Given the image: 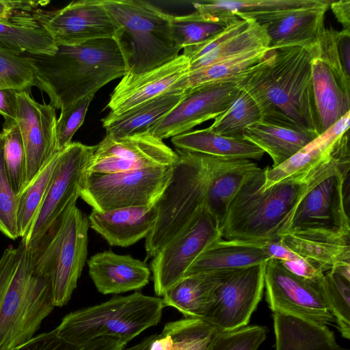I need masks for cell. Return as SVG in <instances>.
Here are the masks:
<instances>
[{
  "label": "cell",
  "instance_id": "obj_8",
  "mask_svg": "<svg viewBox=\"0 0 350 350\" xmlns=\"http://www.w3.org/2000/svg\"><path fill=\"white\" fill-rule=\"evenodd\" d=\"M87 217L71 204L33 250L36 270L49 278L53 305H66L77 287L88 255Z\"/></svg>",
  "mask_w": 350,
  "mask_h": 350
},
{
  "label": "cell",
  "instance_id": "obj_28",
  "mask_svg": "<svg viewBox=\"0 0 350 350\" xmlns=\"http://www.w3.org/2000/svg\"><path fill=\"white\" fill-rule=\"evenodd\" d=\"M269 259L259 243L220 239L200 254L185 276L242 269Z\"/></svg>",
  "mask_w": 350,
  "mask_h": 350
},
{
  "label": "cell",
  "instance_id": "obj_50",
  "mask_svg": "<svg viewBox=\"0 0 350 350\" xmlns=\"http://www.w3.org/2000/svg\"><path fill=\"white\" fill-rule=\"evenodd\" d=\"M18 92L12 88L0 89V115L4 120H16Z\"/></svg>",
  "mask_w": 350,
  "mask_h": 350
},
{
  "label": "cell",
  "instance_id": "obj_44",
  "mask_svg": "<svg viewBox=\"0 0 350 350\" xmlns=\"http://www.w3.org/2000/svg\"><path fill=\"white\" fill-rule=\"evenodd\" d=\"M18 196L14 193L4 161V137L0 132V232L9 239L19 237L17 230Z\"/></svg>",
  "mask_w": 350,
  "mask_h": 350
},
{
  "label": "cell",
  "instance_id": "obj_27",
  "mask_svg": "<svg viewBox=\"0 0 350 350\" xmlns=\"http://www.w3.org/2000/svg\"><path fill=\"white\" fill-rule=\"evenodd\" d=\"M186 90L175 88L120 114H108L101 120L106 135L122 137L148 132L180 103Z\"/></svg>",
  "mask_w": 350,
  "mask_h": 350
},
{
  "label": "cell",
  "instance_id": "obj_29",
  "mask_svg": "<svg viewBox=\"0 0 350 350\" xmlns=\"http://www.w3.org/2000/svg\"><path fill=\"white\" fill-rule=\"evenodd\" d=\"M32 13L0 20V49L18 55H53L57 51V44Z\"/></svg>",
  "mask_w": 350,
  "mask_h": 350
},
{
  "label": "cell",
  "instance_id": "obj_1",
  "mask_svg": "<svg viewBox=\"0 0 350 350\" xmlns=\"http://www.w3.org/2000/svg\"><path fill=\"white\" fill-rule=\"evenodd\" d=\"M347 159H350L348 142L337 140L327 159L266 190L262 189L265 168H260L231 202L221 228V239L254 243L279 241L283 226L302 198Z\"/></svg>",
  "mask_w": 350,
  "mask_h": 350
},
{
  "label": "cell",
  "instance_id": "obj_51",
  "mask_svg": "<svg viewBox=\"0 0 350 350\" xmlns=\"http://www.w3.org/2000/svg\"><path fill=\"white\" fill-rule=\"evenodd\" d=\"M337 38L339 55L343 68L350 76V30L338 31Z\"/></svg>",
  "mask_w": 350,
  "mask_h": 350
},
{
  "label": "cell",
  "instance_id": "obj_49",
  "mask_svg": "<svg viewBox=\"0 0 350 350\" xmlns=\"http://www.w3.org/2000/svg\"><path fill=\"white\" fill-rule=\"evenodd\" d=\"M281 262L289 271L305 279L317 280L324 275V273L301 258L295 260L281 261Z\"/></svg>",
  "mask_w": 350,
  "mask_h": 350
},
{
  "label": "cell",
  "instance_id": "obj_43",
  "mask_svg": "<svg viewBox=\"0 0 350 350\" xmlns=\"http://www.w3.org/2000/svg\"><path fill=\"white\" fill-rule=\"evenodd\" d=\"M36 85L34 68L25 55L0 49V89L12 88L31 93Z\"/></svg>",
  "mask_w": 350,
  "mask_h": 350
},
{
  "label": "cell",
  "instance_id": "obj_32",
  "mask_svg": "<svg viewBox=\"0 0 350 350\" xmlns=\"http://www.w3.org/2000/svg\"><path fill=\"white\" fill-rule=\"evenodd\" d=\"M323 0H203L192 2L196 11L221 20L244 19L258 14L279 13L312 7Z\"/></svg>",
  "mask_w": 350,
  "mask_h": 350
},
{
  "label": "cell",
  "instance_id": "obj_34",
  "mask_svg": "<svg viewBox=\"0 0 350 350\" xmlns=\"http://www.w3.org/2000/svg\"><path fill=\"white\" fill-rule=\"evenodd\" d=\"M269 49L252 51L232 59L189 72L177 88L188 90L200 85L222 83H238L245 74L256 66Z\"/></svg>",
  "mask_w": 350,
  "mask_h": 350
},
{
  "label": "cell",
  "instance_id": "obj_13",
  "mask_svg": "<svg viewBox=\"0 0 350 350\" xmlns=\"http://www.w3.org/2000/svg\"><path fill=\"white\" fill-rule=\"evenodd\" d=\"M221 239L220 228L204 208L199 217L152 257L154 290L158 296L182 279L200 254Z\"/></svg>",
  "mask_w": 350,
  "mask_h": 350
},
{
  "label": "cell",
  "instance_id": "obj_9",
  "mask_svg": "<svg viewBox=\"0 0 350 350\" xmlns=\"http://www.w3.org/2000/svg\"><path fill=\"white\" fill-rule=\"evenodd\" d=\"M173 166L98 174L85 171L79 191L93 210L105 212L120 208L155 204L168 185Z\"/></svg>",
  "mask_w": 350,
  "mask_h": 350
},
{
  "label": "cell",
  "instance_id": "obj_22",
  "mask_svg": "<svg viewBox=\"0 0 350 350\" xmlns=\"http://www.w3.org/2000/svg\"><path fill=\"white\" fill-rule=\"evenodd\" d=\"M157 218L156 203L142 206L120 208L105 212L92 211L90 227L110 245L128 247L146 238Z\"/></svg>",
  "mask_w": 350,
  "mask_h": 350
},
{
  "label": "cell",
  "instance_id": "obj_30",
  "mask_svg": "<svg viewBox=\"0 0 350 350\" xmlns=\"http://www.w3.org/2000/svg\"><path fill=\"white\" fill-rule=\"evenodd\" d=\"M176 149L219 157L260 160L265 152L244 138L218 135L208 128L189 131L172 137Z\"/></svg>",
  "mask_w": 350,
  "mask_h": 350
},
{
  "label": "cell",
  "instance_id": "obj_20",
  "mask_svg": "<svg viewBox=\"0 0 350 350\" xmlns=\"http://www.w3.org/2000/svg\"><path fill=\"white\" fill-rule=\"evenodd\" d=\"M280 241L323 273L350 265V233L327 229L291 230L280 234Z\"/></svg>",
  "mask_w": 350,
  "mask_h": 350
},
{
  "label": "cell",
  "instance_id": "obj_19",
  "mask_svg": "<svg viewBox=\"0 0 350 350\" xmlns=\"http://www.w3.org/2000/svg\"><path fill=\"white\" fill-rule=\"evenodd\" d=\"M331 1L323 0L312 7L275 15H258L254 21L265 27L270 49L295 46L314 50L325 31V14Z\"/></svg>",
  "mask_w": 350,
  "mask_h": 350
},
{
  "label": "cell",
  "instance_id": "obj_2",
  "mask_svg": "<svg viewBox=\"0 0 350 350\" xmlns=\"http://www.w3.org/2000/svg\"><path fill=\"white\" fill-rule=\"evenodd\" d=\"M317 51L269 49L238 82L257 105L262 121L318 135L312 70Z\"/></svg>",
  "mask_w": 350,
  "mask_h": 350
},
{
  "label": "cell",
  "instance_id": "obj_3",
  "mask_svg": "<svg viewBox=\"0 0 350 350\" xmlns=\"http://www.w3.org/2000/svg\"><path fill=\"white\" fill-rule=\"evenodd\" d=\"M31 62L36 85L55 109H64L126 75V66L113 38L79 45L57 46L53 55H25Z\"/></svg>",
  "mask_w": 350,
  "mask_h": 350
},
{
  "label": "cell",
  "instance_id": "obj_7",
  "mask_svg": "<svg viewBox=\"0 0 350 350\" xmlns=\"http://www.w3.org/2000/svg\"><path fill=\"white\" fill-rule=\"evenodd\" d=\"M165 307L160 297L137 291L127 296H114L94 306L66 315L55 328L63 339L83 343L101 337L129 342L161 321Z\"/></svg>",
  "mask_w": 350,
  "mask_h": 350
},
{
  "label": "cell",
  "instance_id": "obj_45",
  "mask_svg": "<svg viewBox=\"0 0 350 350\" xmlns=\"http://www.w3.org/2000/svg\"><path fill=\"white\" fill-rule=\"evenodd\" d=\"M267 334V327L259 325L230 331L219 330L206 350H258Z\"/></svg>",
  "mask_w": 350,
  "mask_h": 350
},
{
  "label": "cell",
  "instance_id": "obj_42",
  "mask_svg": "<svg viewBox=\"0 0 350 350\" xmlns=\"http://www.w3.org/2000/svg\"><path fill=\"white\" fill-rule=\"evenodd\" d=\"M128 343L115 338L101 337L83 343L61 338L55 329L33 336L13 350H122Z\"/></svg>",
  "mask_w": 350,
  "mask_h": 350
},
{
  "label": "cell",
  "instance_id": "obj_16",
  "mask_svg": "<svg viewBox=\"0 0 350 350\" xmlns=\"http://www.w3.org/2000/svg\"><path fill=\"white\" fill-rule=\"evenodd\" d=\"M240 90L235 82L205 84L188 89L180 103L148 132L162 140L189 132L224 113Z\"/></svg>",
  "mask_w": 350,
  "mask_h": 350
},
{
  "label": "cell",
  "instance_id": "obj_47",
  "mask_svg": "<svg viewBox=\"0 0 350 350\" xmlns=\"http://www.w3.org/2000/svg\"><path fill=\"white\" fill-rule=\"evenodd\" d=\"M338 31L326 29L318 45L317 56L325 62L344 84L350 88V76L345 71L339 55Z\"/></svg>",
  "mask_w": 350,
  "mask_h": 350
},
{
  "label": "cell",
  "instance_id": "obj_10",
  "mask_svg": "<svg viewBox=\"0 0 350 350\" xmlns=\"http://www.w3.org/2000/svg\"><path fill=\"white\" fill-rule=\"evenodd\" d=\"M96 148L72 142L57 154L55 164L36 218L21 241L34 249L49 230L79 197L81 182Z\"/></svg>",
  "mask_w": 350,
  "mask_h": 350
},
{
  "label": "cell",
  "instance_id": "obj_18",
  "mask_svg": "<svg viewBox=\"0 0 350 350\" xmlns=\"http://www.w3.org/2000/svg\"><path fill=\"white\" fill-rule=\"evenodd\" d=\"M189 67V60L182 54L153 70L139 74L126 73L110 96L109 114H120L178 88V83L188 74Z\"/></svg>",
  "mask_w": 350,
  "mask_h": 350
},
{
  "label": "cell",
  "instance_id": "obj_35",
  "mask_svg": "<svg viewBox=\"0 0 350 350\" xmlns=\"http://www.w3.org/2000/svg\"><path fill=\"white\" fill-rule=\"evenodd\" d=\"M265 27L253 20L250 25L198 59L189 63V72L258 49H269Z\"/></svg>",
  "mask_w": 350,
  "mask_h": 350
},
{
  "label": "cell",
  "instance_id": "obj_38",
  "mask_svg": "<svg viewBox=\"0 0 350 350\" xmlns=\"http://www.w3.org/2000/svg\"><path fill=\"white\" fill-rule=\"evenodd\" d=\"M260 121L262 116L257 105L247 92L241 90L230 107L216 117L208 129L226 137L243 138L245 129Z\"/></svg>",
  "mask_w": 350,
  "mask_h": 350
},
{
  "label": "cell",
  "instance_id": "obj_11",
  "mask_svg": "<svg viewBox=\"0 0 350 350\" xmlns=\"http://www.w3.org/2000/svg\"><path fill=\"white\" fill-rule=\"evenodd\" d=\"M349 170L350 159H347L314 186L297 204L280 234L304 229L350 233Z\"/></svg>",
  "mask_w": 350,
  "mask_h": 350
},
{
  "label": "cell",
  "instance_id": "obj_40",
  "mask_svg": "<svg viewBox=\"0 0 350 350\" xmlns=\"http://www.w3.org/2000/svg\"><path fill=\"white\" fill-rule=\"evenodd\" d=\"M57 154L18 195L16 222L19 237L26 236L36 218L53 173Z\"/></svg>",
  "mask_w": 350,
  "mask_h": 350
},
{
  "label": "cell",
  "instance_id": "obj_14",
  "mask_svg": "<svg viewBox=\"0 0 350 350\" xmlns=\"http://www.w3.org/2000/svg\"><path fill=\"white\" fill-rule=\"evenodd\" d=\"M267 262L228 271L204 321L219 331L248 325L265 289Z\"/></svg>",
  "mask_w": 350,
  "mask_h": 350
},
{
  "label": "cell",
  "instance_id": "obj_53",
  "mask_svg": "<svg viewBox=\"0 0 350 350\" xmlns=\"http://www.w3.org/2000/svg\"><path fill=\"white\" fill-rule=\"evenodd\" d=\"M154 336V334L146 337L139 343L130 347H125L122 350H148L150 342L153 339Z\"/></svg>",
  "mask_w": 350,
  "mask_h": 350
},
{
  "label": "cell",
  "instance_id": "obj_41",
  "mask_svg": "<svg viewBox=\"0 0 350 350\" xmlns=\"http://www.w3.org/2000/svg\"><path fill=\"white\" fill-rule=\"evenodd\" d=\"M1 132L4 137V161L14 193L18 196L25 188L26 160L23 143L15 121L4 120Z\"/></svg>",
  "mask_w": 350,
  "mask_h": 350
},
{
  "label": "cell",
  "instance_id": "obj_24",
  "mask_svg": "<svg viewBox=\"0 0 350 350\" xmlns=\"http://www.w3.org/2000/svg\"><path fill=\"white\" fill-rule=\"evenodd\" d=\"M228 271L183 277L162 295L165 306L174 308L184 318L204 320Z\"/></svg>",
  "mask_w": 350,
  "mask_h": 350
},
{
  "label": "cell",
  "instance_id": "obj_17",
  "mask_svg": "<svg viewBox=\"0 0 350 350\" xmlns=\"http://www.w3.org/2000/svg\"><path fill=\"white\" fill-rule=\"evenodd\" d=\"M16 123L21 135L26 160L25 187L58 152L57 149L55 109L41 104L30 94L17 92Z\"/></svg>",
  "mask_w": 350,
  "mask_h": 350
},
{
  "label": "cell",
  "instance_id": "obj_46",
  "mask_svg": "<svg viewBox=\"0 0 350 350\" xmlns=\"http://www.w3.org/2000/svg\"><path fill=\"white\" fill-rule=\"evenodd\" d=\"M94 94L89 95L68 107L61 109V113L56 123L57 149L60 151L72 142L76 131L82 125L88 107Z\"/></svg>",
  "mask_w": 350,
  "mask_h": 350
},
{
  "label": "cell",
  "instance_id": "obj_21",
  "mask_svg": "<svg viewBox=\"0 0 350 350\" xmlns=\"http://www.w3.org/2000/svg\"><path fill=\"white\" fill-rule=\"evenodd\" d=\"M88 266L95 287L104 295L139 290L150 278V269L145 262L111 250L93 255Z\"/></svg>",
  "mask_w": 350,
  "mask_h": 350
},
{
  "label": "cell",
  "instance_id": "obj_4",
  "mask_svg": "<svg viewBox=\"0 0 350 350\" xmlns=\"http://www.w3.org/2000/svg\"><path fill=\"white\" fill-rule=\"evenodd\" d=\"M176 152L178 159L172 178L156 202L157 218L146 238V259L154 256L199 217L206 208L207 194L215 178L252 161L179 149Z\"/></svg>",
  "mask_w": 350,
  "mask_h": 350
},
{
  "label": "cell",
  "instance_id": "obj_23",
  "mask_svg": "<svg viewBox=\"0 0 350 350\" xmlns=\"http://www.w3.org/2000/svg\"><path fill=\"white\" fill-rule=\"evenodd\" d=\"M318 135L350 112V88L317 55L312 62Z\"/></svg>",
  "mask_w": 350,
  "mask_h": 350
},
{
  "label": "cell",
  "instance_id": "obj_5",
  "mask_svg": "<svg viewBox=\"0 0 350 350\" xmlns=\"http://www.w3.org/2000/svg\"><path fill=\"white\" fill-rule=\"evenodd\" d=\"M55 308L50 280L36 270L33 250L21 241L0 258V350L31 339Z\"/></svg>",
  "mask_w": 350,
  "mask_h": 350
},
{
  "label": "cell",
  "instance_id": "obj_6",
  "mask_svg": "<svg viewBox=\"0 0 350 350\" xmlns=\"http://www.w3.org/2000/svg\"><path fill=\"white\" fill-rule=\"evenodd\" d=\"M114 26L113 39L126 73L139 74L167 64L181 49L173 33L172 16L148 1L103 0Z\"/></svg>",
  "mask_w": 350,
  "mask_h": 350
},
{
  "label": "cell",
  "instance_id": "obj_48",
  "mask_svg": "<svg viewBox=\"0 0 350 350\" xmlns=\"http://www.w3.org/2000/svg\"><path fill=\"white\" fill-rule=\"evenodd\" d=\"M49 1L0 0V20H8L16 16L32 13Z\"/></svg>",
  "mask_w": 350,
  "mask_h": 350
},
{
  "label": "cell",
  "instance_id": "obj_26",
  "mask_svg": "<svg viewBox=\"0 0 350 350\" xmlns=\"http://www.w3.org/2000/svg\"><path fill=\"white\" fill-rule=\"evenodd\" d=\"M275 350H349L327 325L273 312Z\"/></svg>",
  "mask_w": 350,
  "mask_h": 350
},
{
  "label": "cell",
  "instance_id": "obj_33",
  "mask_svg": "<svg viewBox=\"0 0 350 350\" xmlns=\"http://www.w3.org/2000/svg\"><path fill=\"white\" fill-rule=\"evenodd\" d=\"M218 331L204 320L183 318L165 323L148 350H206Z\"/></svg>",
  "mask_w": 350,
  "mask_h": 350
},
{
  "label": "cell",
  "instance_id": "obj_52",
  "mask_svg": "<svg viewBox=\"0 0 350 350\" xmlns=\"http://www.w3.org/2000/svg\"><path fill=\"white\" fill-rule=\"evenodd\" d=\"M329 7L342 29L350 30V1H331Z\"/></svg>",
  "mask_w": 350,
  "mask_h": 350
},
{
  "label": "cell",
  "instance_id": "obj_12",
  "mask_svg": "<svg viewBox=\"0 0 350 350\" xmlns=\"http://www.w3.org/2000/svg\"><path fill=\"white\" fill-rule=\"evenodd\" d=\"M323 276L317 280L305 279L289 271L280 260L269 259L265 274V299L269 308L273 312L333 325L335 319L323 296Z\"/></svg>",
  "mask_w": 350,
  "mask_h": 350
},
{
  "label": "cell",
  "instance_id": "obj_39",
  "mask_svg": "<svg viewBox=\"0 0 350 350\" xmlns=\"http://www.w3.org/2000/svg\"><path fill=\"white\" fill-rule=\"evenodd\" d=\"M323 292L340 334L350 338V279L335 268L324 273Z\"/></svg>",
  "mask_w": 350,
  "mask_h": 350
},
{
  "label": "cell",
  "instance_id": "obj_31",
  "mask_svg": "<svg viewBox=\"0 0 350 350\" xmlns=\"http://www.w3.org/2000/svg\"><path fill=\"white\" fill-rule=\"evenodd\" d=\"M318 135L260 121L247 127L243 137L267 153L275 167L298 152Z\"/></svg>",
  "mask_w": 350,
  "mask_h": 350
},
{
  "label": "cell",
  "instance_id": "obj_36",
  "mask_svg": "<svg viewBox=\"0 0 350 350\" xmlns=\"http://www.w3.org/2000/svg\"><path fill=\"white\" fill-rule=\"evenodd\" d=\"M260 167L251 161L249 164L218 176L208 190L205 208L218 224L220 230L228 207L243 184Z\"/></svg>",
  "mask_w": 350,
  "mask_h": 350
},
{
  "label": "cell",
  "instance_id": "obj_37",
  "mask_svg": "<svg viewBox=\"0 0 350 350\" xmlns=\"http://www.w3.org/2000/svg\"><path fill=\"white\" fill-rule=\"evenodd\" d=\"M238 18L221 20L197 11L187 15L172 16L174 37L177 45L183 49L204 42Z\"/></svg>",
  "mask_w": 350,
  "mask_h": 350
},
{
  "label": "cell",
  "instance_id": "obj_25",
  "mask_svg": "<svg viewBox=\"0 0 350 350\" xmlns=\"http://www.w3.org/2000/svg\"><path fill=\"white\" fill-rule=\"evenodd\" d=\"M349 123L348 112L287 161L275 167H266L262 189L266 190L287 177L307 172L327 159L335 142L349 130Z\"/></svg>",
  "mask_w": 350,
  "mask_h": 350
},
{
  "label": "cell",
  "instance_id": "obj_15",
  "mask_svg": "<svg viewBox=\"0 0 350 350\" xmlns=\"http://www.w3.org/2000/svg\"><path fill=\"white\" fill-rule=\"evenodd\" d=\"M57 46H75L113 38L115 29L103 0L74 1L63 8L32 13Z\"/></svg>",
  "mask_w": 350,
  "mask_h": 350
}]
</instances>
